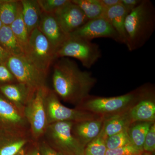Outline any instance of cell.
Instances as JSON below:
<instances>
[{
    "label": "cell",
    "instance_id": "52a82bcc",
    "mask_svg": "<svg viewBox=\"0 0 155 155\" xmlns=\"http://www.w3.org/2000/svg\"><path fill=\"white\" fill-rule=\"evenodd\" d=\"M45 107L48 125L60 122H77L99 119L101 116L64 106L54 91L48 87L45 99Z\"/></svg>",
    "mask_w": 155,
    "mask_h": 155
},
{
    "label": "cell",
    "instance_id": "484cf974",
    "mask_svg": "<svg viewBox=\"0 0 155 155\" xmlns=\"http://www.w3.org/2000/svg\"><path fill=\"white\" fill-rule=\"evenodd\" d=\"M107 137L101 131L99 135L88 143L84 149V155H106Z\"/></svg>",
    "mask_w": 155,
    "mask_h": 155
},
{
    "label": "cell",
    "instance_id": "d4e9b609",
    "mask_svg": "<svg viewBox=\"0 0 155 155\" xmlns=\"http://www.w3.org/2000/svg\"><path fill=\"white\" fill-rule=\"evenodd\" d=\"M10 26L14 35L21 45L24 52V49L28 43L29 35L22 18L21 4L17 17Z\"/></svg>",
    "mask_w": 155,
    "mask_h": 155
},
{
    "label": "cell",
    "instance_id": "44dd1931",
    "mask_svg": "<svg viewBox=\"0 0 155 155\" xmlns=\"http://www.w3.org/2000/svg\"><path fill=\"white\" fill-rule=\"evenodd\" d=\"M0 45L11 55H24L23 49L10 25H3L0 29Z\"/></svg>",
    "mask_w": 155,
    "mask_h": 155
},
{
    "label": "cell",
    "instance_id": "8992f818",
    "mask_svg": "<svg viewBox=\"0 0 155 155\" xmlns=\"http://www.w3.org/2000/svg\"><path fill=\"white\" fill-rule=\"evenodd\" d=\"M47 86L36 89L23 110V115L28 122L34 141L42 138L47 128V117L45 99Z\"/></svg>",
    "mask_w": 155,
    "mask_h": 155
},
{
    "label": "cell",
    "instance_id": "9a60e30c",
    "mask_svg": "<svg viewBox=\"0 0 155 155\" xmlns=\"http://www.w3.org/2000/svg\"><path fill=\"white\" fill-rule=\"evenodd\" d=\"M33 141L30 131L0 130V155H16Z\"/></svg>",
    "mask_w": 155,
    "mask_h": 155
},
{
    "label": "cell",
    "instance_id": "6da1fadb",
    "mask_svg": "<svg viewBox=\"0 0 155 155\" xmlns=\"http://www.w3.org/2000/svg\"><path fill=\"white\" fill-rule=\"evenodd\" d=\"M54 91L65 102L78 105L90 95L97 82L91 72L82 71L69 58L56 61L53 66Z\"/></svg>",
    "mask_w": 155,
    "mask_h": 155
},
{
    "label": "cell",
    "instance_id": "e575fe53",
    "mask_svg": "<svg viewBox=\"0 0 155 155\" xmlns=\"http://www.w3.org/2000/svg\"><path fill=\"white\" fill-rule=\"evenodd\" d=\"M11 55L0 45V64H5Z\"/></svg>",
    "mask_w": 155,
    "mask_h": 155
},
{
    "label": "cell",
    "instance_id": "4dcf8cb0",
    "mask_svg": "<svg viewBox=\"0 0 155 155\" xmlns=\"http://www.w3.org/2000/svg\"><path fill=\"white\" fill-rule=\"evenodd\" d=\"M16 82L17 79L5 64H0V85Z\"/></svg>",
    "mask_w": 155,
    "mask_h": 155
},
{
    "label": "cell",
    "instance_id": "2e32d148",
    "mask_svg": "<svg viewBox=\"0 0 155 155\" xmlns=\"http://www.w3.org/2000/svg\"><path fill=\"white\" fill-rule=\"evenodd\" d=\"M35 90L18 82L0 85V94L23 114L25 106Z\"/></svg>",
    "mask_w": 155,
    "mask_h": 155
},
{
    "label": "cell",
    "instance_id": "4fadbf2b",
    "mask_svg": "<svg viewBox=\"0 0 155 155\" xmlns=\"http://www.w3.org/2000/svg\"><path fill=\"white\" fill-rule=\"evenodd\" d=\"M144 85L141 99L129 110L132 122H155V91L150 84Z\"/></svg>",
    "mask_w": 155,
    "mask_h": 155
},
{
    "label": "cell",
    "instance_id": "e0dca14e",
    "mask_svg": "<svg viewBox=\"0 0 155 155\" xmlns=\"http://www.w3.org/2000/svg\"><path fill=\"white\" fill-rule=\"evenodd\" d=\"M104 117L99 119L74 122L72 134L84 148L98 136L102 129Z\"/></svg>",
    "mask_w": 155,
    "mask_h": 155
},
{
    "label": "cell",
    "instance_id": "7c38bea8",
    "mask_svg": "<svg viewBox=\"0 0 155 155\" xmlns=\"http://www.w3.org/2000/svg\"><path fill=\"white\" fill-rule=\"evenodd\" d=\"M54 15L62 30L69 35L88 20L82 10L72 0L58 9Z\"/></svg>",
    "mask_w": 155,
    "mask_h": 155
},
{
    "label": "cell",
    "instance_id": "d6a6232c",
    "mask_svg": "<svg viewBox=\"0 0 155 155\" xmlns=\"http://www.w3.org/2000/svg\"><path fill=\"white\" fill-rule=\"evenodd\" d=\"M141 1L142 0H121V4L128 13L136 8Z\"/></svg>",
    "mask_w": 155,
    "mask_h": 155
},
{
    "label": "cell",
    "instance_id": "ba28073f",
    "mask_svg": "<svg viewBox=\"0 0 155 155\" xmlns=\"http://www.w3.org/2000/svg\"><path fill=\"white\" fill-rule=\"evenodd\" d=\"M55 54L49 41L38 28L31 32L24 55L37 68L48 74L50 67L57 60Z\"/></svg>",
    "mask_w": 155,
    "mask_h": 155
},
{
    "label": "cell",
    "instance_id": "836d02e7",
    "mask_svg": "<svg viewBox=\"0 0 155 155\" xmlns=\"http://www.w3.org/2000/svg\"><path fill=\"white\" fill-rule=\"evenodd\" d=\"M99 2L105 10L110 8L121 3V0H99Z\"/></svg>",
    "mask_w": 155,
    "mask_h": 155
},
{
    "label": "cell",
    "instance_id": "d6986e66",
    "mask_svg": "<svg viewBox=\"0 0 155 155\" xmlns=\"http://www.w3.org/2000/svg\"><path fill=\"white\" fill-rule=\"evenodd\" d=\"M129 110L113 116L104 117L101 131L107 138L129 128L133 124L129 114Z\"/></svg>",
    "mask_w": 155,
    "mask_h": 155
},
{
    "label": "cell",
    "instance_id": "277c9868",
    "mask_svg": "<svg viewBox=\"0 0 155 155\" xmlns=\"http://www.w3.org/2000/svg\"><path fill=\"white\" fill-rule=\"evenodd\" d=\"M74 122H60L48 125L43 137L54 149L64 155H84L85 148L72 134Z\"/></svg>",
    "mask_w": 155,
    "mask_h": 155
},
{
    "label": "cell",
    "instance_id": "1f68e13d",
    "mask_svg": "<svg viewBox=\"0 0 155 155\" xmlns=\"http://www.w3.org/2000/svg\"><path fill=\"white\" fill-rule=\"evenodd\" d=\"M36 143L41 155H64L54 149L42 138L37 141Z\"/></svg>",
    "mask_w": 155,
    "mask_h": 155
},
{
    "label": "cell",
    "instance_id": "f1b7e54d",
    "mask_svg": "<svg viewBox=\"0 0 155 155\" xmlns=\"http://www.w3.org/2000/svg\"><path fill=\"white\" fill-rule=\"evenodd\" d=\"M143 152L129 144L113 150H107L106 155H143Z\"/></svg>",
    "mask_w": 155,
    "mask_h": 155
},
{
    "label": "cell",
    "instance_id": "603a6c76",
    "mask_svg": "<svg viewBox=\"0 0 155 155\" xmlns=\"http://www.w3.org/2000/svg\"><path fill=\"white\" fill-rule=\"evenodd\" d=\"M20 1L0 0V19L4 25H10L18 14Z\"/></svg>",
    "mask_w": 155,
    "mask_h": 155
},
{
    "label": "cell",
    "instance_id": "f546056e",
    "mask_svg": "<svg viewBox=\"0 0 155 155\" xmlns=\"http://www.w3.org/2000/svg\"><path fill=\"white\" fill-rule=\"evenodd\" d=\"M155 150V123L151 126L147 134L143 143V151L146 152L153 153Z\"/></svg>",
    "mask_w": 155,
    "mask_h": 155
},
{
    "label": "cell",
    "instance_id": "3957f363",
    "mask_svg": "<svg viewBox=\"0 0 155 155\" xmlns=\"http://www.w3.org/2000/svg\"><path fill=\"white\" fill-rule=\"evenodd\" d=\"M143 92L142 86L119 96L107 97L90 95L75 108L101 117H108L129 110L141 99Z\"/></svg>",
    "mask_w": 155,
    "mask_h": 155
},
{
    "label": "cell",
    "instance_id": "74e56055",
    "mask_svg": "<svg viewBox=\"0 0 155 155\" xmlns=\"http://www.w3.org/2000/svg\"><path fill=\"white\" fill-rule=\"evenodd\" d=\"M3 24L2 23V21H1V19H0V29H1V28H2V26H3Z\"/></svg>",
    "mask_w": 155,
    "mask_h": 155
},
{
    "label": "cell",
    "instance_id": "4316f807",
    "mask_svg": "<svg viewBox=\"0 0 155 155\" xmlns=\"http://www.w3.org/2000/svg\"><path fill=\"white\" fill-rule=\"evenodd\" d=\"M128 129L107 137L106 140V146L107 150H113L121 147L131 144L128 134Z\"/></svg>",
    "mask_w": 155,
    "mask_h": 155
},
{
    "label": "cell",
    "instance_id": "7a4b0ae2",
    "mask_svg": "<svg viewBox=\"0 0 155 155\" xmlns=\"http://www.w3.org/2000/svg\"><path fill=\"white\" fill-rule=\"evenodd\" d=\"M125 30L126 46L130 51L142 47L152 35L155 29V8L150 0L141 2L126 16Z\"/></svg>",
    "mask_w": 155,
    "mask_h": 155
},
{
    "label": "cell",
    "instance_id": "5b68a950",
    "mask_svg": "<svg viewBox=\"0 0 155 155\" xmlns=\"http://www.w3.org/2000/svg\"><path fill=\"white\" fill-rule=\"evenodd\" d=\"M57 59L72 58L80 61L84 67L91 68L101 57L99 46L91 41L69 36L67 40L56 51Z\"/></svg>",
    "mask_w": 155,
    "mask_h": 155
},
{
    "label": "cell",
    "instance_id": "7402d4cb",
    "mask_svg": "<svg viewBox=\"0 0 155 155\" xmlns=\"http://www.w3.org/2000/svg\"><path fill=\"white\" fill-rule=\"evenodd\" d=\"M155 122H139L131 124L128 129V134L131 144L143 152V143L147 134Z\"/></svg>",
    "mask_w": 155,
    "mask_h": 155
},
{
    "label": "cell",
    "instance_id": "30bf717a",
    "mask_svg": "<svg viewBox=\"0 0 155 155\" xmlns=\"http://www.w3.org/2000/svg\"><path fill=\"white\" fill-rule=\"evenodd\" d=\"M0 130L13 132L30 131L23 113L0 94Z\"/></svg>",
    "mask_w": 155,
    "mask_h": 155
},
{
    "label": "cell",
    "instance_id": "ac0fdd59",
    "mask_svg": "<svg viewBox=\"0 0 155 155\" xmlns=\"http://www.w3.org/2000/svg\"><path fill=\"white\" fill-rule=\"evenodd\" d=\"M128 14L121 2L119 5L105 10L103 16L116 30L122 43L125 45L127 43V36L125 30V20Z\"/></svg>",
    "mask_w": 155,
    "mask_h": 155
},
{
    "label": "cell",
    "instance_id": "d590c367",
    "mask_svg": "<svg viewBox=\"0 0 155 155\" xmlns=\"http://www.w3.org/2000/svg\"><path fill=\"white\" fill-rule=\"evenodd\" d=\"M26 155H41L38 147L37 144L31 149Z\"/></svg>",
    "mask_w": 155,
    "mask_h": 155
},
{
    "label": "cell",
    "instance_id": "5bb4252c",
    "mask_svg": "<svg viewBox=\"0 0 155 155\" xmlns=\"http://www.w3.org/2000/svg\"><path fill=\"white\" fill-rule=\"evenodd\" d=\"M38 28L49 41L55 52L69 37L62 30L54 14L42 12Z\"/></svg>",
    "mask_w": 155,
    "mask_h": 155
},
{
    "label": "cell",
    "instance_id": "83f0119b",
    "mask_svg": "<svg viewBox=\"0 0 155 155\" xmlns=\"http://www.w3.org/2000/svg\"><path fill=\"white\" fill-rule=\"evenodd\" d=\"M69 0H37L42 12L48 14H54L69 2Z\"/></svg>",
    "mask_w": 155,
    "mask_h": 155
},
{
    "label": "cell",
    "instance_id": "cb8c5ba5",
    "mask_svg": "<svg viewBox=\"0 0 155 155\" xmlns=\"http://www.w3.org/2000/svg\"><path fill=\"white\" fill-rule=\"evenodd\" d=\"M83 11L88 20L103 17L105 9L99 0H72Z\"/></svg>",
    "mask_w": 155,
    "mask_h": 155
},
{
    "label": "cell",
    "instance_id": "8fae6325",
    "mask_svg": "<svg viewBox=\"0 0 155 155\" xmlns=\"http://www.w3.org/2000/svg\"><path fill=\"white\" fill-rule=\"evenodd\" d=\"M69 36L80 38L90 41L94 38H106L122 43L114 27L104 17L88 20Z\"/></svg>",
    "mask_w": 155,
    "mask_h": 155
},
{
    "label": "cell",
    "instance_id": "8d00e7d4",
    "mask_svg": "<svg viewBox=\"0 0 155 155\" xmlns=\"http://www.w3.org/2000/svg\"><path fill=\"white\" fill-rule=\"evenodd\" d=\"M16 155H25V153H24V150H22L20 152L18 153Z\"/></svg>",
    "mask_w": 155,
    "mask_h": 155
},
{
    "label": "cell",
    "instance_id": "9c48e42d",
    "mask_svg": "<svg viewBox=\"0 0 155 155\" xmlns=\"http://www.w3.org/2000/svg\"><path fill=\"white\" fill-rule=\"evenodd\" d=\"M5 64L17 82L34 90L47 86V74L37 68L24 55H11Z\"/></svg>",
    "mask_w": 155,
    "mask_h": 155
},
{
    "label": "cell",
    "instance_id": "ffe728a7",
    "mask_svg": "<svg viewBox=\"0 0 155 155\" xmlns=\"http://www.w3.org/2000/svg\"><path fill=\"white\" fill-rule=\"evenodd\" d=\"M22 18L28 34L38 28L42 11L37 0H20Z\"/></svg>",
    "mask_w": 155,
    "mask_h": 155
}]
</instances>
